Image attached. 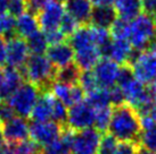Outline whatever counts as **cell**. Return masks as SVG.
<instances>
[{"label":"cell","mask_w":156,"mask_h":154,"mask_svg":"<svg viewBox=\"0 0 156 154\" xmlns=\"http://www.w3.org/2000/svg\"><path fill=\"white\" fill-rule=\"evenodd\" d=\"M112 109L113 107H105L97 109L95 113V127L98 132L104 134L107 129H108V125L111 121V117H112Z\"/></svg>","instance_id":"28"},{"label":"cell","mask_w":156,"mask_h":154,"mask_svg":"<svg viewBox=\"0 0 156 154\" xmlns=\"http://www.w3.org/2000/svg\"><path fill=\"white\" fill-rule=\"evenodd\" d=\"M0 36L7 42L12 38H16V18L8 13L0 15Z\"/></svg>","instance_id":"27"},{"label":"cell","mask_w":156,"mask_h":154,"mask_svg":"<svg viewBox=\"0 0 156 154\" xmlns=\"http://www.w3.org/2000/svg\"><path fill=\"white\" fill-rule=\"evenodd\" d=\"M39 28L40 25L37 16L29 12L16 18V33L20 38H26L37 31H39Z\"/></svg>","instance_id":"21"},{"label":"cell","mask_w":156,"mask_h":154,"mask_svg":"<svg viewBox=\"0 0 156 154\" xmlns=\"http://www.w3.org/2000/svg\"><path fill=\"white\" fill-rule=\"evenodd\" d=\"M49 1L50 0H26L27 12L37 16Z\"/></svg>","instance_id":"41"},{"label":"cell","mask_w":156,"mask_h":154,"mask_svg":"<svg viewBox=\"0 0 156 154\" xmlns=\"http://www.w3.org/2000/svg\"><path fill=\"white\" fill-rule=\"evenodd\" d=\"M40 91L35 85L29 82H24L18 87L7 102L12 105L18 117L29 118L40 96Z\"/></svg>","instance_id":"4"},{"label":"cell","mask_w":156,"mask_h":154,"mask_svg":"<svg viewBox=\"0 0 156 154\" xmlns=\"http://www.w3.org/2000/svg\"><path fill=\"white\" fill-rule=\"evenodd\" d=\"M67 113H69V109L61 100L56 99L52 95L51 101V120L55 121L57 124L62 125L65 127L66 120H67Z\"/></svg>","instance_id":"29"},{"label":"cell","mask_w":156,"mask_h":154,"mask_svg":"<svg viewBox=\"0 0 156 154\" xmlns=\"http://www.w3.org/2000/svg\"><path fill=\"white\" fill-rule=\"evenodd\" d=\"M107 130L116 141L138 143L139 135L141 133L140 116L128 103L113 107Z\"/></svg>","instance_id":"1"},{"label":"cell","mask_w":156,"mask_h":154,"mask_svg":"<svg viewBox=\"0 0 156 154\" xmlns=\"http://www.w3.org/2000/svg\"><path fill=\"white\" fill-rule=\"evenodd\" d=\"M141 133L139 135L138 144L144 150L156 153V122L149 116L140 117Z\"/></svg>","instance_id":"15"},{"label":"cell","mask_w":156,"mask_h":154,"mask_svg":"<svg viewBox=\"0 0 156 154\" xmlns=\"http://www.w3.org/2000/svg\"><path fill=\"white\" fill-rule=\"evenodd\" d=\"M96 110L84 100L69 107L65 127L72 132H79L94 127Z\"/></svg>","instance_id":"5"},{"label":"cell","mask_w":156,"mask_h":154,"mask_svg":"<svg viewBox=\"0 0 156 154\" xmlns=\"http://www.w3.org/2000/svg\"><path fill=\"white\" fill-rule=\"evenodd\" d=\"M73 132L65 127L62 136L49 144L48 146L42 147L41 154H71V143H72Z\"/></svg>","instance_id":"23"},{"label":"cell","mask_w":156,"mask_h":154,"mask_svg":"<svg viewBox=\"0 0 156 154\" xmlns=\"http://www.w3.org/2000/svg\"><path fill=\"white\" fill-rule=\"evenodd\" d=\"M147 116H149V117H151V118H152V119L156 122V102L154 103V104L152 105V108L149 109Z\"/></svg>","instance_id":"47"},{"label":"cell","mask_w":156,"mask_h":154,"mask_svg":"<svg viewBox=\"0 0 156 154\" xmlns=\"http://www.w3.org/2000/svg\"><path fill=\"white\" fill-rule=\"evenodd\" d=\"M155 28H156V19H155Z\"/></svg>","instance_id":"52"},{"label":"cell","mask_w":156,"mask_h":154,"mask_svg":"<svg viewBox=\"0 0 156 154\" xmlns=\"http://www.w3.org/2000/svg\"><path fill=\"white\" fill-rule=\"evenodd\" d=\"M132 49L133 48L128 38H113L112 51H111L109 59L115 61L120 66L128 64Z\"/></svg>","instance_id":"22"},{"label":"cell","mask_w":156,"mask_h":154,"mask_svg":"<svg viewBox=\"0 0 156 154\" xmlns=\"http://www.w3.org/2000/svg\"><path fill=\"white\" fill-rule=\"evenodd\" d=\"M6 52H7L6 66L16 69L22 68L30 56L25 38L20 36H16L6 42Z\"/></svg>","instance_id":"11"},{"label":"cell","mask_w":156,"mask_h":154,"mask_svg":"<svg viewBox=\"0 0 156 154\" xmlns=\"http://www.w3.org/2000/svg\"><path fill=\"white\" fill-rule=\"evenodd\" d=\"M117 141L109 134H103L97 154H116Z\"/></svg>","instance_id":"33"},{"label":"cell","mask_w":156,"mask_h":154,"mask_svg":"<svg viewBox=\"0 0 156 154\" xmlns=\"http://www.w3.org/2000/svg\"><path fill=\"white\" fill-rule=\"evenodd\" d=\"M115 0H90L92 6H112Z\"/></svg>","instance_id":"44"},{"label":"cell","mask_w":156,"mask_h":154,"mask_svg":"<svg viewBox=\"0 0 156 154\" xmlns=\"http://www.w3.org/2000/svg\"><path fill=\"white\" fill-rule=\"evenodd\" d=\"M23 79L32 83L40 93H50L55 83L56 68L44 55H30L22 68H20Z\"/></svg>","instance_id":"2"},{"label":"cell","mask_w":156,"mask_h":154,"mask_svg":"<svg viewBox=\"0 0 156 154\" xmlns=\"http://www.w3.org/2000/svg\"><path fill=\"white\" fill-rule=\"evenodd\" d=\"M81 72L82 70L79 68L74 62H72V64L67 65L65 67L56 69L55 82L56 83H61V84H65V85H75V84H79Z\"/></svg>","instance_id":"24"},{"label":"cell","mask_w":156,"mask_h":154,"mask_svg":"<svg viewBox=\"0 0 156 154\" xmlns=\"http://www.w3.org/2000/svg\"><path fill=\"white\" fill-rule=\"evenodd\" d=\"M46 57L55 68H62L74 62V50L69 42H63L55 45H49Z\"/></svg>","instance_id":"12"},{"label":"cell","mask_w":156,"mask_h":154,"mask_svg":"<svg viewBox=\"0 0 156 154\" xmlns=\"http://www.w3.org/2000/svg\"><path fill=\"white\" fill-rule=\"evenodd\" d=\"M0 130L8 144L20 143L30 137V121L27 118L15 116L13 119L0 125Z\"/></svg>","instance_id":"9"},{"label":"cell","mask_w":156,"mask_h":154,"mask_svg":"<svg viewBox=\"0 0 156 154\" xmlns=\"http://www.w3.org/2000/svg\"><path fill=\"white\" fill-rule=\"evenodd\" d=\"M129 23L117 18L111 27V34L113 38H128Z\"/></svg>","instance_id":"35"},{"label":"cell","mask_w":156,"mask_h":154,"mask_svg":"<svg viewBox=\"0 0 156 154\" xmlns=\"http://www.w3.org/2000/svg\"><path fill=\"white\" fill-rule=\"evenodd\" d=\"M138 154H153V153L152 152H148V151H146V150H144V149H140Z\"/></svg>","instance_id":"49"},{"label":"cell","mask_w":156,"mask_h":154,"mask_svg":"<svg viewBox=\"0 0 156 154\" xmlns=\"http://www.w3.org/2000/svg\"><path fill=\"white\" fill-rule=\"evenodd\" d=\"M65 12L80 25H90V16L94 6L90 0H64Z\"/></svg>","instance_id":"14"},{"label":"cell","mask_w":156,"mask_h":154,"mask_svg":"<svg viewBox=\"0 0 156 154\" xmlns=\"http://www.w3.org/2000/svg\"><path fill=\"white\" fill-rule=\"evenodd\" d=\"M141 2L144 14L156 19V0H141Z\"/></svg>","instance_id":"42"},{"label":"cell","mask_w":156,"mask_h":154,"mask_svg":"<svg viewBox=\"0 0 156 154\" xmlns=\"http://www.w3.org/2000/svg\"><path fill=\"white\" fill-rule=\"evenodd\" d=\"M0 154H15L14 149H13V145H12V144L4 145V147L0 150Z\"/></svg>","instance_id":"45"},{"label":"cell","mask_w":156,"mask_h":154,"mask_svg":"<svg viewBox=\"0 0 156 154\" xmlns=\"http://www.w3.org/2000/svg\"><path fill=\"white\" fill-rule=\"evenodd\" d=\"M79 85L81 86L83 91L86 92V95L91 93V92H94V91L99 87L92 69L91 70H82L81 72L80 79H79Z\"/></svg>","instance_id":"30"},{"label":"cell","mask_w":156,"mask_h":154,"mask_svg":"<svg viewBox=\"0 0 156 154\" xmlns=\"http://www.w3.org/2000/svg\"><path fill=\"white\" fill-rule=\"evenodd\" d=\"M65 7L63 2L56 1V0H50L37 15L42 32L58 30L62 18L65 15Z\"/></svg>","instance_id":"8"},{"label":"cell","mask_w":156,"mask_h":154,"mask_svg":"<svg viewBox=\"0 0 156 154\" xmlns=\"http://www.w3.org/2000/svg\"><path fill=\"white\" fill-rule=\"evenodd\" d=\"M56 1H61V2H64V0H56Z\"/></svg>","instance_id":"51"},{"label":"cell","mask_w":156,"mask_h":154,"mask_svg":"<svg viewBox=\"0 0 156 154\" xmlns=\"http://www.w3.org/2000/svg\"><path fill=\"white\" fill-rule=\"evenodd\" d=\"M80 26L81 25H80L71 15L65 13V15L62 18V22H61V24H59V28H58V30L61 31L62 33L69 38L75 31L78 30Z\"/></svg>","instance_id":"34"},{"label":"cell","mask_w":156,"mask_h":154,"mask_svg":"<svg viewBox=\"0 0 156 154\" xmlns=\"http://www.w3.org/2000/svg\"><path fill=\"white\" fill-rule=\"evenodd\" d=\"M109 96H111L112 107H116V105H121V104L126 103V96H124L123 90L117 85H115L109 90Z\"/></svg>","instance_id":"39"},{"label":"cell","mask_w":156,"mask_h":154,"mask_svg":"<svg viewBox=\"0 0 156 154\" xmlns=\"http://www.w3.org/2000/svg\"><path fill=\"white\" fill-rule=\"evenodd\" d=\"M153 154H156V153H153Z\"/></svg>","instance_id":"53"},{"label":"cell","mask_w":156,"mask_h":154,"mask_svg":"<svg viewBox=\"0 0 156 154\" xmlns=\"http://www.w3.org/2000/svg\"><path fill=\"white\" fill-rule=\"evenodd\" d=\"M100 59L99 51L95 45L74 51V64L81 70H91Z\"/></svg>","instance_id":"20"},{"label":"cell","mask_w":156,"mask_h":154,"mask_svg":"<svg viewBox=\"0 0 156 154\" xmlns=\"http://www.w3.org/2000/svg\"><path fill=\"white\" fill-rule=\"evenodd\" d=\"M114 8L117 18L130 23L143 14V2L141 0H115Z\"/></svg>","instance_id":"17"},{"label":"cell","mask_w":156,"mask_h":154,"mask_svg":"<svg viewBox=\"0 0 156 154\" xmlns=\"http://www.w3.org/2000/svg\"><path fill=\"white\" fill-rule=\"evenodd\" d=\"M46 38H47V41L49 43V45H55V44H59V43L66 42V38L65 35L62 33L59 30H54V31H49V32H44Z\"/></svg>","instance_id":"40"},{"label":"cell","mask_w":156,"mask_h":154,"mask_svg":"<svg viewBox=\"0 0 156 154\" xmlns=\"http://www.w3.org/2000/svg\"><path fill=\"white\" fill-rule=\"evenodd\" d=\"M51 93H41L31 112V121L44 122L51 120Z\"/></svg>","instance_id":"19"},{"label":"cell","mask_w":156,"mask_h":154,"mask_svg":"<svg viewBox=\"0 0 156 154\" xmlns=\"http://www.w3.org/2000/svg\"><path fill=\"white\" fill-rule=\"evenodd\" d=\"M27 48L30 55H44L47 51L49 43L47 41V38L42 31H37L35 33L31 34L25 38Z\"/></svg>","instance_id":"25"},{"label":"cell","mask_w":156,"mask_h":154,"mask_svg":"<svg viewBox=\"0 0 156 154\" xmlns=\"http://www.w3.org/2000/svg\"><path fill=\"white\" fill-rule=\"evenodd\" d=\"M103 134L95 127L73 132L71 154H97Z\"/></svg>","instance_id":"6"},{"label":"cell","mask_w":156,"mask_h":154,"mask_svg":"<svg viewBox=\"0 0 156 154\" xmlns=\"http://www.w3.org/2000/svg\"><path fill=\"white\" fill-rule=\"evenodd\" d=\"M86 101H87L95 110L100 108L111 107V96H109V90L98 87L97 90L91 92L86 95Z\"/></svg>","instance_id":"26"},{"label":"cell","mask_w":156,"mask_h":154,"mask_svg":"<svg viewBox=\"0 0 156 154\" xmlns=\"http://www.w3.org/2000/svg\"><path fill=\"white\" fill-rule=\"evenodd\" d=\"M119 69L120 65L116 64L115 61L107 58H101L92 68L98 86L106 90H111L112 87H114L116 85Z\"/></svg>","instance_id":"10"},{"label":"cell","mask_w":156,"mask_h":154,"mask_svg":"<svg viewBox=\"0 0 156 154\" xmlns=\"http://www.w3.org/2000/svg\"><path fill=\"white\" fill-rule=\"evenodd\" d=\"M134 79H136V76H134L133 69H132L130 65H121L120 69H119V73H117L116 85L123 90L124 87H126Z\"/></svg>","instance_id":"32"},{"label":"cell","mask_w":156,"mask_h":154,"mask_svg":"<svg viewBox=\"0 0 156 154\" xmlns=\"http://www.w3.org/2000/svg\"><path fill=\"white\" fill-rule=\"evenodd\" d=\"M7 52H6V41L0 36V67L6 66Z\"/></svg>","instance_id":"43"},{"label":"cell","mask_w":156,"mask_h":154,"mask_svg":"<svg viewBox=\"0 0 156 154\" xmlns=\"http://www.w3.org/2000/svg\"><path fill=\"white\" fill-rule=\"evenodd\" d=\"M116 19L117 14L113 6H94L90 16V25L109 30Z\"/></svg>","instance_id":"16"},{"label":"cell","mask_w":156,"mask_h":154,"mask_svg":"<svg viewBox=\"0 0 156 154\" xmlns=\"http://www.w3.org/2000/svg\"><path fill=\"white\" fill-rule=\"evenodd\" d=\"M5 145V138L2 136V133H1V130H0V150L4 147Z\"/></svg>","instance_id":"48"},{"label":"cell","mask_w":156,"mask_h":154,"mask_svg":"<svg viewBox=\"0 0 156 154\" xmlns=\"http://www.w3.org/2000/svg\"><path fill=\"white\" fill-rule=\"evenodd\" d=\"M26 12H27L26 0H8L7 13L9 15H12L13 17H20L21 15H23Z\"/></svg>","instance_id":"36"},{"label":"cell","mask_w":156,"mask_h":154,"mask_svg":"<svg viewBox=\"0 0 156 154\" xmlns=\"http://www.w3.org/2000/svg\"><path fill=\"white\" fill-rule=\"evenodd\" d=\"M69 45L73 48L74 51L95 45L94 38V27L91 25H82L74 32L69 38Z\"/></svg>","instance_id":"18"},{"label":"cell","mask_w":156,"mask_h":154,"mask_svg":"<svg viewBox=\"0 0 156 154\" xmlns=\"http://www.w3.org/2000/svg\"><path fill=\"white\" fill-rule=\"evenodd\" d=\"M2 77H4V69L0 67V83L2 81Z\"/></svg>","instance_id":"50"},{"label":"cell","mask_w":156,"mask_h":154,"mask_svg":"<svg viewBox=\"0 0 156 154\" xmlns=\"http://www.w3.org/2000/svg\"><path fill=\"white\" fill-rule=\"evenodd\" d=\"M140 146L137 142H120L117 143L116 154H138Z\"/></svg>","instance_id":"37"},{"label":"cell","mask_w":156,"mask_h":154,"mask_svg":"<svg viewBox=\"0 0 156 154\" xmlns=\"http://www.w3.org/2000/svg\"><path fill=\"white\" fill-rule=\"evenodd\" d=\"M7 7H8V0H0V15L7 13Z\"/></svg>","instance_id":"46"},{"label":"cell","mask_w":156,"mask_h":154,"mask_svg":"<svg viewBox=\"0 0 156 154\" xmlns=\"http://www.w3.org/2000/svg\"><path fill=\"white\" fill-rule=\"evenodd\" d=\"M15 154H41L42 147L39 146L32 139H25L20 143L12 144Z\"/></svg>","instance_id":"31"},{"label":"cell","mask_w":156,"mask_h":154,"mask_svg":"<svg viewBox=\"0 0 156 154\" xmlns=\"http://www.w3.org/2000/svg\"><path fill=\"white\" fill-rule=\"evenodd\" d=\"M24 83L20 69L6 66L4 69V77L0 83V100L8 101L9 98L16 92L20 86Z\"/></svg>","instance_id":"13"},{"label":"cell","mask_w":156,"mask_h":154,"mask_svg":"<svg viewBox=\"0 0 156 154\" xmlns=\"http://www.w3.org/2000/svg\"><path fill=\"white\" fill-rule=\"evenodd\" d=\"M0 102H1V100H0Z\"/></svg>","instance_id":"54"},{"label":"cell","mask_w":156,"mask_h":154,"mask_svg":"<svg viewBox=\"0 0 156 154\" xmlns=\"http://www.w3.org/2000/svg\"><path fill=\"white\" fill-rule=\"evenodd\" d=\"M65 127L57 124L55 121H44V122H30V137L33 142L41 147L48 146L49 144L57 141L64 132Z\"/></svg>","instance_id":"7"},{"label":"cell","mask_w":156,"mask_h":154,"mask_svg":"<svg viewBox=\"0 0 156 154\" xmlns=\"http://www.w3.org/2000/svg\"><path fill=\"white\" fill-rule=\"evenodd\" d=\"M128 40L133 49L139 51L147 50L156 40L155 19L146 14L139 15L129 23Z\"/></svg>","instance_id":"3"},{"label":"cell","mask_w":156,"mask_h":154,"mask_svg":"<svg viewBox=\"0 0 156 154\" xmlns=\"http://www.w3.org/2000/svg\"><path fill=\"white\" fill-rule=\"evenodd\" d=\"M15 116H16V113L14 111V109L7 101L0 102V125L13 119Z\"/></svg>","instance_id":"38"}]
</instances>
